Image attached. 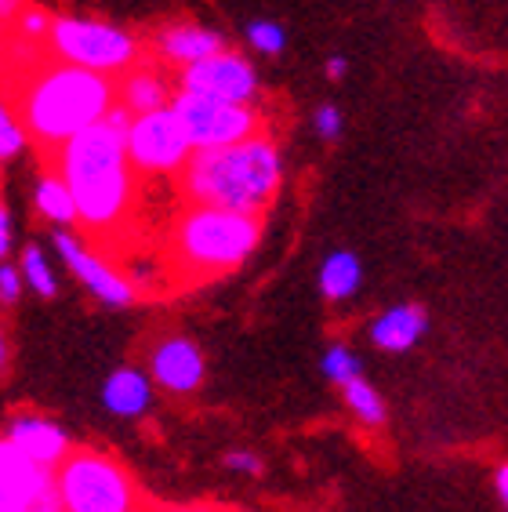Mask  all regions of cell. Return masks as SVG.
Listing matches in <instances>:
<instances>
[{"instance_id": "15", "label": "cell", "mask_w": 508, "mask_h": 512, "mask_svg": "<svg viewBox=\"0 0 508 512\" xmlns=\"http://www.w3.org/2000/svg\"><path fill=\"white\" fill-rule=\"evenodd\" d=\"M429 327V316L421 306H396L389 309L385 316H378L371 327V338L378 349H389V353H403L411 349Z\"/></svg>"}, {"instance_id": "21", "label": "cell", "mask_w": 508, "mask_h": 512, "mask_svg": "<svg viewBox=\"0 0 508 512\" xmlns=\"http://www.w3.org/2000/svg\"><path fill=\"white\" fill-rule=\"evenodd\" d=\"M247 40H251L254 51H262V55H280L287 48V33L284 26H276V22H265V19H254L247 26Z\"/></svg>"}, {"instance_id": "12", "label": "cell", "mask_w": 508, "mask_h": 512, "mask_svg": "<svg viewBox=\"0 0 508 512\" xmlns=\"http://www.w3.org/2000/svg\"><path fill=\"white\" fill-rule=\"evenodd\" d=\"M153 378L171 393H193L204 382V356L189 338H167L149 356Z\"/></svg>"}, {"instance_id": "19", "label": "cell", "mask_w": 508, "mask_h": 512, "mask_svg": "<svg viewBox=\"0 0 508 512\" xmlns=\"http://www.w3.org/2000/svg\"><path fill=\"white\" fill-rule=\"evenodd\" d=\"M360 280H363V269H360V262H356V255H349V251H334L320 269V291L331 298V302L349 298L352 291L360 287Z\"/></svg>"}, {"instance_id": "27", "label": "cell", "mask_w": 508, "mask_h": 512, "mask_svg": "<svg viewBox=\"0 0 508 512\" xmlns=\"http://www.w3.org/2000/svg\"><path fill=\"white\" fill-rule=\"evenodd\" d=\"M225 465H229L233 473H251V476L262 473V462H258L254 454H244V451H233L229 458H225Z\"/></svg>"}, {"instance_id": "6", "label": "cell", "mask_w": 508, "mask_h": 512, "mask_svg": "<svg viewBox=\"0 0 508 512\" xmlns=\"http://www.w3.org/2000/svg\"><path fill=\"white\" fill-rule=\"evenodd\" d=\"M127 153H131L135 171L142 175H171L189 164L193 138L175 106H160L149 113H135L131 135H127Z\"/></svg>"}, {"instance_id": "29", "label": "cell", "mask_w": 508, "mask_h": 512, "mask_svg": "<svg viewBox=\"0 0 508 512\" xmlns=\"http://www.w3.org/2000/svg\"><path fill=\"white\" fill-rule=\"evenodd\" d=\"M8 247H11V215L8 211H0V251L8 255Z\"/></svg>"}, {"instance_id": "9", "label": "cell", "mask_w": 508, "mask_h": 512, "mask_svg": "<svg viewBox=\"0 0 508 512\" xmlns=\"http://www.w3.org/2000/svg\"><path fill=\"white\" fill-rule=\"evenodd\" d=\"M135 164L117 171H106V175L84 178V182H73V197H77V215L80 222L91 229V233H109L117 229L120 222L131 211V193H135V175H131Z\"/></svg>"}, {"instance_id": "8", "label": "cell", "mask_w": 508, "mask_h": 512, "mask_svg": "<svg viewBox=\"0 0 508 512\" xmlns=\"http://www.w3.org/2000/svg\"><path fill=\"white\" fill-rule=\"evenodd\" d=\"M178 88L251 106V102L258 99V73H254V66L244 55H236V51L225 48V51H218V55H207V59L193 62V66H182Z\"/></svg>"}, {"instance_id": "33", "label": "cell", "mask_w": 508, "mask_h": 512, "mask_svg": "<svg viewBox=\"0 0 508 512\" xmlns=\"http://www.w3.org/2000/svg\"><path fill=\"white\" fill-rule=\"evenodd\" d=\"M167 512H225V509H207V505H193V509H167Z\"/></svg>"}, {"instance_id": "3", "label": "cell", "mask_w": 508, "mask_h": 512, "mask_svg": "<svg viewBox=\"0 0 508 512\" xmlns=\"http://www.w3.org/2000/svg\"><path fill=\"white\" fill-rule=\"evenodd\" d=\"M262 240V218L215 204H193L178 215L167 255L182 280H207L244 266Z\"/></svg>"}, {"instance_id": "32", "label": "cell", "mask_w": 508, "mask_h": 512, "mask_svg": "<svg viewBox=\"0 0 508 512\" xmlns=\"http://www.w3.org/2000/svg\"><path fill=\"white\" fill-rule=\"evenodd\" d=\"M327 77H331V80H342L345 77V59H338V55H334V59L327 62Z\"/></svg>"}, {"instance_id": "30", "label": "cell", "mask_w": 508, "mask_h": 512, "mask_svg": "<svg viewBox=\"0 0 508 512\" xmlns=\"http://www.w3.org/2000/svg\"><path fill=\"white\" fill-rule=\"evenodd\" d=\"M498 498H501V505L508 509V465H501V469H498Z\"/></svg>"}, {"instance_id": "7", "label": "cell", "mask_w": 508, "mask_h": 512, "mask_svg": "<svg viewBox=\"0 0 508 512\" xmlns=\"http://www.w3.org/2000/svg\"><path fill=\"white\" fill-rule=\"evenodd\" d=\"M178 117L186 120V131L193 138V149L229 146V142H244L258 135V113L240 102H225L215 95H200V91L178 88L175 102Z\"/></svg>"}, {"instance_id": "22", "label": "cell", "mask_w": 508, "mask_h": 512, "mask_svg": "<svg viewBox=\"0 0 508 512\" xmlns=\"http://www.w3.org/2000/svg\"><path fill=\"white\" fill-rule=\"evenodd\" d=\"M22 273H26V280H30V287L37 291V295H44V298L55 295V276H51L48 262H44V255H40V247H26V255H22Z\"/></svg>"}, {"instance_id": "16", "label": "cell", "mask_w": 508, "mask_h": 512, "mask_svg": "<svg viewBox=\"0 0 508 512\" xmlns=\"http://www.w3.org/2000/svg\"><path fill=\"white\" fill-rule=\"evenodd\" d=\"M171 88L167 80L160 77L157 69L135 66L127 69L124 80H120V106H127L131 113H149V109L171 106Z\"/></svg>"}, {"instance_id": "28", "label": "cell", "mask_w": 508, "mask_h": 512, "mask_svg": "<svg viewBox=\"0 0 508 512\" xmlns=\"http://www.w3.org/2000/svg\"><path fill=\"white\" fill-rule=\"evenodd\" d=\"M19 287H22L19 269H11V266L0 269V298H4V302H15V298H19Z\"/></svg>"}, {"instance_id": "4", "label": "cell", "mask_w": 508, "mask_h": 512, "mask_svg": "<svg viewBox=\"0 0 508 512\" xmlns=\"http://www.w3.org/2000/svg\"><path fill=\"white\" fill-rule=\"evenodd\" d=\"M55 483L69 512H138L131 473L102 451H69Z\"/></svg>"}, {"instance_id": "5", "label": "cell", "mask_w": 508, "mask_h": 512, "mask_svg": "<svg viewBox=\"0 0 508 512\" xmlns=\"http://www.w3.org/2000/svg\"><path fill=\"white\" fill-rule=\"evenodd\" d=\"M48 48L55 59L95 73H127L138 66V44L131 33L91 19H55L48 33Z\"/></svg>"}, {"instance_id": "11", "label": "cell", "mask_w": 508, "mask_h": 512, "mask_svg": "<svg viewBox=\"0 0 508 512\" xmlns=\"http://www.w3.org/2000/svg\"><path fill=\"white\" fill-rule=\"evenodd\" d=\"M55 247H59V255L66 258V266L88 284V291L95 298H102V302H109V306H127V302H135V287H131V280L117 276L102 258L84 251L80 240H73L69 233H59V237H55Z\"/></svg>"}, {"instance_id": "2", "label": "cell", "mask_w": 508, "mask_h": 512, "mask_svg": "<svg viewBox=\"0 0 508 512\" xmlns=\"http://www.w3.org/2000/svg\"><path fill=\"white\" fill-rule=\"evenodd\" d=\"M182 193L193 204H215L229 211L262 215L280 189V153L265 135H251L229 146L193 149L182 171Z\"/></svg>"}, {"instance_id": "13", "label": "cell", "mask_w": 508, "mask_h": 512, "mask_svg": "<svg viewBox=\"0 0 508 512\" xmlns=\"http://www.w3.org/2000/svg\"><path fill=\"white\" fill-rule=\"evenodd\" d=\"M8 440L30 454L33 462L48 465V469L51 465H62L69 454V436L55 422H48V418H15Z\"/></svg>"}, {"instance_id": "10", "label": "cell", "mask_w": 508, "mask_h": 512, "mask_svg": "<svg viewBox=\"0 0 508 512\" xmlns=\"http://www.w3.org/2000/svg\"><path fill=\"white\" fill-rule=\"evenodd\" d=\"M51 483L55 476L48 465L33 462L30 454L11 440L0 444V512H26Z\"/></svg>"}, {"instance_id": "18", "label": "cell", "mask_w": 508, "mask_h": 512, "mask_svg": "<svg viewBox=\"0 0 508 512\" xmlns=\"http://www.w3.org/2000/svg\"><path fill=\"white\" fill-rule=\"evenodd\" d=\"M33 200H37V211H40V215L51 218V222H59V226L80 222V215H77V197H73V189H69V182L59 175V171H44V175H40Z\"/></svg>"}, {"instance_id": "14", "label": "cell", "mask_w": 508, "mask_h": 512, "mask_svg": "<svg viewBox=\"0 0 508 512\" xmlns=\"http://www.w3.org/2000/svg\"><path fill=\"white\" fill-rule=\"evenodd\" d=\"M160 55L178 66H193V62L207 59V55H218L225 51V37L215 30H204V26H167L164 33L157 37Z\"/></svg>"}, {"instance_id": "23", "label": "cell", "mask_w": 508, "mask_h": 512, "mask_svg": "<svg viewBox=\"0 0 508 512\" xmlns=\"http://www.w3.org/2000/svg\"><path fill=\"white\" fill-rule=\"evenodd\" d=\"M26 124L19 120V113H11V109H4L0 113V157L11 160L15 153H19L22 146H26Z\"/></svg>"}, {"instance_id": "1", "label": "cell", "mask_w": 508, "mask_h": 512, "mask_svg": "<svg viewBox=\"0 0 508 512\" xmlns=\"http://www.w3.org/2000/svg\"><path fill=\"white\" fill-rule=\"evenodd\" d=\"M117 102L120 84H113L109 73H95V69L55 59L37 62L19 80L15 113L40 146L55 153L66 138L106 117Z\"/></svg>"}, {"instance_id": "17", "label": "cell", "mask_w": 508, "mask_h": 512, "mask_svg": "<svg viewBox=\"0 0 508 512\" xmlns=\"http://www.w3.org/2000/svg\"><path fill=\"white\" fill-rule=\"evenodd\" d=\"M102 400H106L109 411L124 414V418L142 414L149 407V382L138 371H131V367H120V371L109 375L106 389H102Z\"/></svg>"}, {"instance_id": "31", "label": "cell", "mask_w": 508, "mask_h": 512, "mask_svg": "<svg viewBox=\"0 0 508 512\" xmlns=\"http://www.w3.org/2000/svg\"><path fill=\"white\" fill-rule=\"evenodd\" d=\"M19 4L22 0H0V15H4V22L19 19Z\"/></svg>"}, {"instance_id": "20", "label": "cell", "mask_w": 508, "mask_h": 512, "mask_svg": "<svg viewBox=\"0 0 508 512\" xmlns=\"http://www.w3.org/2000/svg\"><path fill=\"white\" fill-rule=\"evenodd\" d=\"M342 393H345V400H349L352 411L360 414V422H367V425H381V422H385V404H381V396L374 393V389L363 382V378H352V382H345Z\"/></svg>"}, {"instance_id": "24", "label": "cell", "mask_w": 508, "mask_h": 512, "mask_svg": "<svg viewBox=\"0 0 508 512\" xmlns=\"http://www.w3.org/2000/svg\"><path fill=\"white\" fill-rule=\"evenodd\" d=\"M323 371H327V378L338 385L352 382V378H360V360L349 353V349H342V345H334L331 353L323 356Z\"/></svg>"}, {"instance_id": "26", "label": "cell", "mask_w": 508, "mask_h": 512, "mask_svg": "<svg viewBox=\"0 0 508 512\" xmlns=\"http://www.w3.org/2000/svg\"><path fill=\"white\" fill-rule=\"evenodd\" d=\"M26 512H69V509H66V502H62V494H59V483H51L48 491L40 494L37 502H33Z\"/></svg>"}, {"instance_id": "25", "label": "cell", "mask_w": 508, "mask_h": 512, "mask_svg": "<svg viewBox=\"0 0 508 512\" xmlns=\"http://www.w3.org/2000/svg\"><path fill=\"white\" fill-rule=\"evenodd\" d=\"M316 131H320V138H327V142H334V138L342 135V113H338V106L316 109Z\"/></svg>"}]
</instances>
